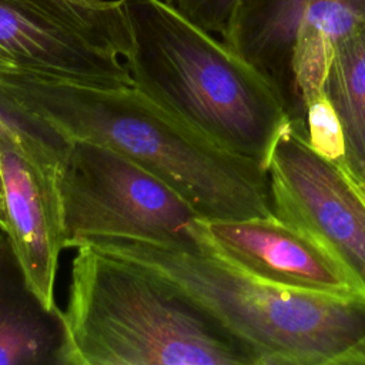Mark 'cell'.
I'll use <instances>...</instances> for the list:
<instances>
[{"label": "cell", "instance_id": "1", "mask_svg": "<svg viewBox=\"0 0 365 365\" xmlns=\"http://www.w3.org/2000/svg\"><path fill=\"white\" fill-rule=\"evenodd\" d=\"M0 113L41 134L123 154L174 188L202 220L274 214L264 165L221 148L134 86H96L0 66Z\"/></svg>", "mask_w": 365, "mask_h": 365}, {"label": "cell", "instance_id": "2", "mask_svg": "<svg viewBox=\"0 0 365 365\" xmlns=\"http://www.w3.org/2000/svg\"><path fill=\"white\" fill-rule=\"evenodd\" d=\"M133 86L234 154L265 167L292 121L278 86L164 0H123Z\"/></svg>", "mask_w": 365, "mask_h": 365}, {"label": "cell", "instance_id": "3", "mask_svg": "<svg viewBox=\"0 0 365 365\" xmlns=\"http://www.w3.org/2000/svg\"><path fill=\"white\" fill-rule=\"evenodd\" d=\"M83 244L177 287L245 351L251 365H346L365 339V299L274 284L207 252L114 237Z\"/></svg>", "mask_w": 365, "mask_h": 365}, {"label": "cell", "instance_id": "4", "mask_svg": "<svg viewBox=\"0 0 365 365\" xmlns=\"http://www.w3.org/2000/svg\"><path fill=\"white\" fill-rule=\"evenodd\" d=\"M64 318L68 365H251L177 287L87 244L71 259Z\"/></svg>", "mask_w": 365, "mask_h": 365}, {"label": "cell", "instance_id": "5", "mask_svg": "<svg viewBox=\"0 0 365 365\" xmlns=\"http://www.w3.org/2000/svg\"><path fill=\"white\" fill-rule=\"evenodd\" d=\"M60 143L66 248L114 237L202 252L200 214L167 182L101 144Z\"/></svg>", "mask_w": 365, "mask_h": 365}, {"label": "cell", "instance_id": "6", "mask_svg": "<svg viewBox=\"0 0 365 365\" xmlns=\"http://www.w3.org/2000/svg\"><path fill=\"white\" fill-rule=\"evenodd\" d=\"M365 23V0H238L221 40L282 91L294 121L325 88L335 44Z\"/></svg>", "mask_w": 365, "mask_h": 365}, {"label": "cell", "instance_id": "7", "mask_svg": "<svg viewBox=\"0 0 365 365\" xmlns=\"http://www.w3.org/2000/svg\"><path fill=\"white\" fill-rule=\"evenodd\" d=\"M267 174L274 214L318 242L365 289V195L348 167L315 153L292 120Z\"/></svg>", "mask_w": 365, "mask_h": 365}, {"label": "cell", "instance_id": "8", "mask_svg": "<svg viewBox=\"0 0 365 365\" xmlns=\"http://www.w3.org/2000/svg\"><path fill=\"white\" fill-rule=\"evenodd\" d=\"M0 177L9 235L29 282L50 308L66 248L61 143L3 114Z\"/></svg>", "mask_w": 365, "mask_h": 365}, {"label": "cell", "instance_id": "9", "mask_svg": "<svg viewBox=\"0 0 365 365\" xmlns=\"http://www.w3.org/2000/svg\"><path fill=\"white\" fill-rule=\"evenodd\" d=\"M202 252L284 287L365 299L361 284L318 242L275 214L197 222Z\"/></svg>", "mask_w": 365, "mask_h": 365}, {"label": "cell", "instance_id": "10", "mask_svg": "<svg viewBox=\"0 0 365 365\" xmlns=\"http://www.w3.org/2000/svg\"><path fill=\"white\" fill-rule=\"evenodd\" d=\"M0 54L14 67L36 74L96 86H133L120 56L13 0H0Z\"/></svg>", "mask_w": 365, "mask_h": 365}, {"label": "cell", "instance_id": "11", "mask_svg": "<svg viewBox=\"0 0 365 365\" xmlns=\"http://www.w3.org/2000/svg\"><path fill=\"white\" fill-rule=\"evenodd\" d=\"M68 351L64 311L44 304L0 231V365H68Z\"/></svg>", "mask_w": 365, "mask_h": 365}, {"label": "cell", "instance_id": "12", "mask_svg": "<svg viewBox=\"0 0 365 365\" xmlns=\"http://www.w3.org/2000/svg\"><path fill=\"white\" fill-rule=\"evenodd\" d=\"M325 91L342 124L346 167L355 178L365 181V23L335 44Z\"/></svg>", "mask_w": 365, "mask_h": 365}, {"label": "cell", "instance_id": "13", "mask_svg": "<svg viewBox=\"0 0 365 365\" xmlns=\"http://www.w3.org/2000/svg\"><path fill=\"white\" fill-rule=\"evenodd\" d=\"M67 24L103 48L125 57L131 33L123 0H13Z\"/></svg>", "mask_w": 365, "mask_h": 365}, {"label": "cell", "instance_id": "14", "mask_svg": "<svg viewBox=\"0 0 365 365\" xmlns=\"http://www.w3.org/2000/svg\"><path fill=\"white\" fill-rule=\"evenodd\" d=\"M304 135L321 157L346 167L345 135L339 115L325 88L314 96L302 113Z\"/></svg>", "mask_w": 365, "mask_h": 365}, {"label": "cell", "instance_id": "15", "mask_svg": "<svg viewBox=\"0 0 365 365\" xmlns=\"http://www.w3.org/2000/svg\"><path fill=\"white\" fill-rule=\"evenodd\" d=\"M181 16L202 30L224 36L232 20L238 0H164Z\"/></svg>", "mask_w": 365, "mask_h": 365}, {"label": "cell", "instance_id": "16", "mask_svg": "<svg viewBox=\"0 0 365 365\" xmlns=\"http://www.w3.org/2000/svg\"><path fill=\"white\" fill-rule=\"evenodd\" d=\"M351 364H365V339L349 355L346 365H351Z\"/></svg>", "mask_w": 365, "mask_h": 365}, {"label": "cell", "instance_id": "17", "mask_svg": "<svg viewBox=\"0 0 365 365\" xmlns=\"http://www.w3.org/2000/svg\"><path fill=\"white\" fill-rule=\"evenodd\" d=\"M7 225L6 211H4V201H3V187H1V177H0V231H4Z\"/></svg>", "mask_w": 365, "mask_h": 365}, {"label": "cell", "instance_id": "18", "mask_svg": "<svg viewBox=\"0 0 365 365\" xmlns=\"http://www.w3.org/2000/svg\"><path fill=\"white\" fill-rule=\"evenodd\" d=\"M0 66H13V64H11V61L9 58H6L4 56L0 54Z\"/></svg>", "mask_w": 365, "mask_h": 365}, {"label": "cell", "instance_id": "19", "mask_svg": "<svg viewBox=\"0 0 365 365\" xmlns=\"http://www.w3.org/2000/svg\"><path fill=\"white\" fill-rule=\"evenodd\" d=\"M355 178V177H354ZM355 181H356V184H358V187L361 188V191L364 192V195H365V181H362V180H358V178H355Z\"/></svg>", "mask_w": 365, "mask_h": 365}, {"label": "cell", "instance_id": "20", "mask_svg": "<svg viewBox=\"0 0 365 365\" xmlns=\"http://www.w3.org/2000/svg\"><path fill=\"white\" fill-rule=\"evenodd\" d=\"M1 120H3V115H1V113H0V123H1Z\"/></svg>", "mask_w": 365, "mask_h": 365}]
</instances>
